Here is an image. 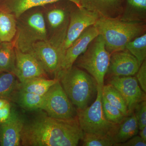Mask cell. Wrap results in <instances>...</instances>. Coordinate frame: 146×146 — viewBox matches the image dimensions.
<instances>
[{"mask_svg":"<svg viewBox=\"0 0 146 146\" xmlns=\"http://www.w3.org/2000/svg\"><path fill=\"white\" fill-rule=\"evenodd\" d=\"M30 119H25L21 146H76L83 138L78 118L62 120L40 110Z\"/></svg>","mask_w":146,"mask_h":146,"instance_id":"6da1fadb","label":"cell"},{"mask_svg":"<svg viewBox=\"0 0 146 146\" xmlns=\"http://www.w3.org/2000/svg\"><path fill=\"white\" fill-rule=\"evenodd\" d=\"M110 54L125 49L127 43L145 33V23L125 22L119 18L100 17L94 25Z\"/></svg>","mask_w":146,"mask_h":146,"instance_id":"7a4b0ae2","label":"cell"},{"mask_svg":"<svg viewBox=\"0 0 146 146\" xmlns=\"http://www.w3.org/2000/svg\"><path fill=\"white\" fill-rule=\"evenodd\" d=\"M58 79L71 102L77 110L88 106L98 89V84L89 73L76 66L60 71Z\"/></svg>","mask_w":146,"mask_h":146,"instance_id":"3957f363","label":"cell"},{"mask_svg":"<svg viewBox=\"0 0 146 146\" xmlns=\"http://www.w3.org/2000/svg\"><path fill=\"white\" fill-rule=\"evenodd\" d=\"M48 40L46 21L41 11L29 9L17 19V31L12 42L16 48L28 52L35 43Z\"/></svg>","mask_w":146,"mask_h":146,"instance_id":"277c9868","label":"cell"},{"mask_svg":"<svg viewBox=\"0 0 146 146\" xmlns=\"http://www.w3.org/2000/svg\"><path fill=\"white\" fill-rule=\"evenodd\" d=\"M111 54L106 48L103 38L98 35L86 50L76 60V66L86 70L95 79L98 86L102 88L109 67Z\"/></svg>","mask_w":146,"mask_h":146,"instance_id":"5b68a950","label":"cell"},{"mask_svg":"<svg viewBox=\"0 0 146 146\" xmlns=\"http://www.w3.org/2000/svg\"><path fill=\"white\" fill-rule=\"evenodd\" d=\"M102 89L98 86L96 99L91 106L77 110L78 120L84 133L109 136L113 139L118 124L109 121L105 117L102 106Z\"/></svg>","mask_w":146,"mask_h":146,"instance_id":"8992f818","label":"cell"},{"mask_svg":"<svg viewBox=\"0 0 146 146\" xmlns=\"http://www.w3.org/2000/svg\"><path fill=\"white\" fill-rule=\"evenodd\" d=\"M40 110L50 117L59 119L72 120L77 118V110L58 80L44 96Z\"/></svg>","mask_w":146,"mask_h":146,"instance_id":"52a82bcc","label":"cell"},{"mask_svg":"<svg viewBox=\"0 0 146 146\" xmlns=\"http://www.w3.org/2000/svg\"><path fill=\"white\" fill-rule=\"evenodd\" d=\"M100 17L96 12L76 6L71 10L68 30L60 50L63 58L67 49L86 29L94 25Z\"/></svg>","mask_w":146,"mask_h":146,"instance_id":"ba28073f","label":"cell"},{"mask_svg":"<svg viewBox=\"0 0 146 146\" xmlns=\"http://www.w3.org/2000/svg\"><path fill=\"white\" fill-rule=\"evenodd\" d=\"M71 10L56 7L50 9L46 13L48 41L58 49L61 55L60 50L68 30Z\"/></svg>","mask_w":146,"mask_h":146,"instance_id":"9c48e42d","label":"cell"},{"mask_svg":"<svg viewBox=\"0 0 146 146\" xmlns=\"http://www.w3.org/2000/svg\"><path fill=\"white\" fill-rule=\"evenodd\" d=\"M28 52L36 58L47 75L56 78L60 70L63 59L57 48L48 40L40 41L33 45Z\"/></svg>","mask_w":146,"mask_h":146,"instance_id":"30bf717a","label":"cell"},{"mask_svg":"<svg viewBox=\"0 0 146 146\" xmlns=\"http://www.w3.org/2000/svg\"><path fill=\"white\" fill-rule=\"evenodd\" d=\"M109 83L115 87L123 98L129 115L133 113L136 105L146 100V93L139 86L136 77L111 76Z\"/></svg>","mask_w":146,"mask_h":146,"instance_id":"8fae6325","label":"cell"},{"mask_svg":"<svg viewBox=\"0 0 146 146\" xmlns=\"http://www.w3.org/2000/svg\"><path fill=\"white\" fill-rule=\"evenodd\" d=\"M16 64L14 74L21 83L36 78H47L38 61L30 53L23 52L15 48Z\"/></svg>","mask_w":146,"mask_h":146,"instance_id":"7c38bea8","label":"cell"},{"mask_svg":"<svg viewBox=\"0 0 146 146\" xmlns=\"http://www.w3.org/2000/svg\"><path fill=\"white\" fill-rule=\"evenodd\" d=\"M140 64L127 50L111 54L107 74L110 76H127L136 74Z\"/></svg>","mask_w":146,"mask_h":146,"instance_id":"4fadbf2b","label":"cell"},{"mask_svg":"<svg viewBox=\"0 0 146 146\" xmlns=\"http://www.w3.org/2000/svg\"><path fill=\"white\" fill-rule=\"evenodd\" d=\"M98 35L95 26L86 29L66 50L60 71L71 68L78 58L86 50L91 42Z\"/></svg>","mask_w":146,"mask_h":146,"instance_id":"5bb4252c","label":"cell"},{"mask_svg":"<svg viewBox=\"0 0 146 146\" xmlns=\"http://www.w3.org/2000/svg\"><path fill=\"white\" fill-rule=\"evenodd\" d=\"M25 119L11 108L9 118L0 123V145L21 146V133Z\"/></svg>","mask_w":146,"mask_h":146,"instance_id":"9a60e30c","label":"cell"},{"mask_svg":"<svg viewBox=\"0 0 146 146\" xmlns=\"http://www.w3.org/2000/svg\"><path fill=\"white\" fill-rule=\"evenodd\" d=\"M125 0H80L81 7L96 12L100 17L119 18Z\"/></svg>","mask_w":146,"mask_h":146,"instance_id":"2e32d148","label":"cell"},{"mask_svg":"<svg viewBox=\"0 0 146 146\" xmlns=\"http://www.w3.org/2000/svg\"><path fill=\"white\" fill-rule=\"evenodd\" d=\"M61 1H69L81 7L80 0H1L0 10L12 13L18 19L23 13L31 9Z\"/></svg>","mask_w":146,"mask_h":146,"instance_id":"e0dca14e","label":"cell"},{"mask_svg":"<svg viewBox=\"0 0 146 146\" xmlns=\"http://www.w3.org/2000/svg\"><path fill=\"white\" fill-rule=\"evenodd\" d=\"M119 19L125 22L145 23L146 0H125Z\"/></svg>","mask_w":146,"mask_h":146,"instance_id":"ac0fdd59","label":"cell"},{"mask_svg":"<svg viewBox=\"0 0 146 146\" xmlns=\"http://www.w3.org/2000/svg\"><path fill=\"white\" fill-rule=\"evenodd\" d=\"M139 130L138 122L133 112L125 117L122 121L118 124L117 129L113 137L114 145L127 141L137 135Z\"/></svg>","mask_w":146,"mask_h":146,"instance_id":"d6986e66","label":"cell"},{"mask_svg":"<svg viewBox=\"0 0 146 146\" xmlns=\"http://www.w3.org/2000/svg\"><path fill=\"white\" fill-rule=\"evenodd\" d=\"M58 80L56 78L49 79L47 78H36L24 83L20 82L18 89L44 96Z\"/></svg>","mask_w":146,"mask_h":146,"instance_id":"ffe728a7","label":"cell"},{"mask_svg":"<svg viewBox=\"0 0 146 146\" xmlns=\"http://www.w3.org/2000/svg\"><path fill=\"white\" fill-rule=\"evenodd\" d=\"M17 31V19L13 14L0 10V40L12 42Z\"/></svg>","mask_w":146,"mask_h":146,"instance_id":"44dd1931","label":"cell"},{"mask_svg":"<svg viewBox=\"0 0 146 146\" xmlns=\"http://www.w3.org/2000/svg\"><path fill=\"white\" fill-rule=\"evenodd\" d=\"M43 97L18 89L13 95L11 100L16 102L20 106L26 110L34 111L40 110Z\"/></svg>","mask_w":146,"mask_h":146,"instance_id":"7402d4cb","label":"cell"},{"mask_svg":"<svg viewBox=\"0 0 146 146\" xmlns=\"http://www.w3.org/2000/svg\"><path fill=\"white\" fill-rule=\"evenodd\" d=\"M16 53L13 42H3L0 44V72L14 73Z\"/></svg>","mask_w":146,"mask_h":146,"instance_id":"603a6c76","label":"cell"},{"mask_svg":"<svg viewBox=\"0 0 146 146\" xmlns=\"http://www.w3.org/2000/svg\"><path fill=\"white\" fill-rule=\"evenodd\" d=\"M14 73L0 72V98L11 100L20 83Z\"/></svg>","mask_w":146,"mask_h":146,"instance_id":"cb8c5ba5","label":"cell"},{"mask_svg":"<svg viewBox=\"0 0 146 146\" xmlns=\"http://www.w3.org/2000/svg\"><path fill=\"white\" fill-rule=\"evenodd\" d=\"M102 94L103 97L110 103L119 110L125 116L129 115L125 100L119 92L112 85L109 83L104 85Z\"/></svg>","mask_w":146,"mask_h":146,"instance_id":"d4e9b609","label":"cell"},{"mask_svg":"<svg viewBox=\"0 0 146 146\" xmlns=\"http://www.w3.org/2000/svg\"><path fill=\"white\" fill-rule=\"evenodd\" d=\"M131 54L136 58L140 65L146 58V34L137 36L127 43L125 47Z\"/></svg>","mask_w":146,"mask_h":146,"instance_id":"484cf974","label":"cell"},{"mask_svg":"<svg viewBox=\"0 0 146 146\" xmlns=\"http://www.w3.org/2000/svg\"><path fill=\"white\" fill-rule=\"evenodd\" d=\"M102 106L105 117L111 122L116 124H119L126 117L119 110L110 103L103 96L102 98Z\"/></svg>","mask_w":146,"mask_h":146,"instance_id":"4316f807","label":"cell"},{"mask_svg":"<svg viewBox=\"0 0 146 146\" xmlns=\"http://www.w3.org/2000/svg\"><path fill=\"white\" fill-rule=\"evenodd\" d=\"M84 146H112L115 143L113 138L109 136L84 133L82 139Z\"/></svg>","mask_w":146,"mask_h":146,"instance_id":"83f0119b","label":"cell"},{"mask_svg":"<svg viewBox=\"0 0 146 146\" xmlns=\"http://www.w3.org/2000/svg\"><path fill=\"white\" fill-rule=\"evenodd\" d=\"M133 113L138 122L139 130L146 126V102L143 101L134 108Z\"/></svg>","mask_w":146,"mask_h":146,"instance_id":"f1b7e54d","label":"cell"},{"mask_svg":"<svg viewBox=\"0 0 146 146\" xmlns=\"http://www.w3.org/2000/svg\"><path fill=\"white\" fill-rule=\"evenodd\" d=\"M136 78L141 89L146 92V60H144L140 65L138 72L136 73Z\"/></svg>","mask_w":146,"mask_h":146,"instance_id":"f546056e","label":"cell"},{"mask_svg":"<svg viewBox=\"0 0 146 146\" xmlns=\"http://www.w3.org/2000/svg\"><path fill=\"white\" fill-rule=\"evenodd\" d=\"M115 146H146V142L142 140L140 136L136 135L123 143L115 144Z\"/></svg>","mask_w":146,"mask_h":146,"instance_id":"4dcf8cb0","label":"cell"},{"mask_svg":"<svg viewBox=\"0 0 146 146\" xmlns=\"http://www.w3.org/2000/svg\"><path fill=\"white\" fill-rule=\"evenodd\" d=\"M11 108L9 102L4 107L0 108V123L3 122L8 119L11 114Z\"/></svg>","mask_w":146,"mask_h":146,"instance_id":"1f68e13d","label":"cell"},{"mask_svg":"<svg viewBox=\"0 0 146 146\" xmlns=\"http://www.w3.org/2000/svg\"><path fill=\"white\" fill-rule=\"evenodd\" d=\"M139 136L143 141L146 142V126L140 129Z\"/></svg>","mask_w":146,"mask_h":146,"instance_id":"d6a6232c","label":"cell"},{"mask_svg":"<svg viewBox=\"0 0 146 146\" xmlns=\"http://www.w3.org/2000/svg\"><path fill=\"white\" fill-rule=\"evenodd\" d=\"M9 102L7 100L0 98V108H2Z\"/></svg>","mask_w":146,"mask_h":146,"instance_id":"836d02e7","label":"cell"},{"mask_svg":"<svg viewBox=\"0 0 146 146\" xmlns=\"http://www.w3.org/2000/svg\"><path fill=\"white\" fill-rule=\"evenodd\" d=\"M1 42H1V40H0V44H1Z\"/></svg>","mask_w":146,"mask_h":146,"instance_id":"e575fe53","label":"cell"},{"mask_svg":"<svg viewBox=\"0 0 146 146\" xmlns=\"http://www.w3.org/2000/svg\"><path fill=\"white\" fill-rule=\"evenodd\" d=\"M1 0H0V1H1Z\"/></svg>","mask_w":146,"mask_h":146,"instance_id":"d590c367","label":"cell"}]
</instances>
